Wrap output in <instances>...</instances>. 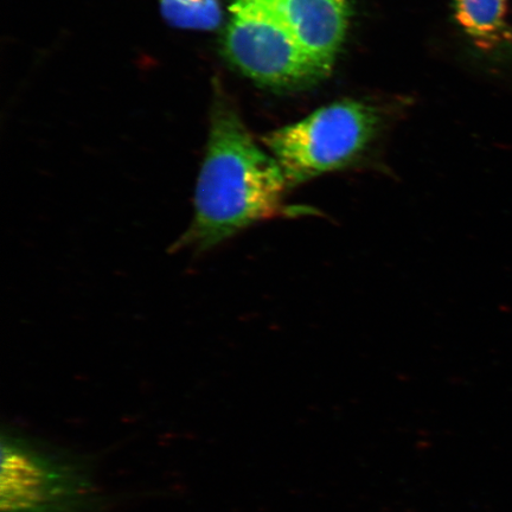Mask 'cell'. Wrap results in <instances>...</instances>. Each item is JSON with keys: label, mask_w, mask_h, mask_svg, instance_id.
Segmentation results:
<instances>
[{"label": "cell", "mask_w": 512, "mask_h": 512, "mask_svg": "<svg viewBox=\"0 0 512 512\" xmlns=\"http://www.w3.org/2000/svg\"><path fill=\"white\" fill-rule=\"evenodd\" d=\"M320 66L331 72L347 36L349 0H265Z\"/></svg>", "instance_id": "5b68a950"}, {"label": "cell", "mask_w": 512, "mask_h": 512, "mask_svg": "<svg viewBox=\"0 0 512 512\" xmlns=\"http://www.w3.org/2000/svg\"><path fill=\"white\" fill-rule=\"evenodd\" d=\"M283 170L262 150L233 108L217 98L198 175L194 219L175 249L208 252L253 224L284 214Z\"/></svg>", "instance_id": "6da1fadb"}, {"label": "cell", "mask_w": 512, "mask_h": 512, "mask_svg": "<svg viewBox=\"0 0 512 512\" xmlns=\"http://www.w3.org/2000/svg\"><path fill=\"white\" fill-rule=\"evenodd\" d=\"M224 50L243 74L266 86H307L329 74L265 0H232Z\"/></svg>", "instance_id": "277c9868"}, {"label": "cell", "mask_w": 512, "mask_h": 512, "mask_svg": "<svg viewBox=\"0 0 512 512\" xmlns=\"http://www.w3.org/2000/svg\"><path fill=\"white\" fill-rule=\"evenodd\" d=\"M460 28L484 51H494L512 43L507 0H454Z\"/></svg>", "instance_id": "8992f818"}, {"label": "cell", "mask_w": 512, "mask_h": 512, "mask_svg": "<svg viewBox=\"0 0 512 512\" xmlns=\"http://www.w3.org/2000/svg\"><path fill=\"white\" fill-rule=\"evenodd\" d=\"M0 512H108L92 458L3 427Z\"/></svg>", "instance_id": "7a4b0ae2"}, {"label": "cell", "mask_w": 512, "mask_h": 512, "mask_svg": "<svg viewBox=\"0 0 512 512\" xmlns=\"http://www.w3.org/2000/svg\"><path fill=\"white\" fill-rule=\"evenodd\" d=\"M160 11L171 27L215 30L222 22L221 0H160Z\"/></svg>", "instance_id": "52a82bcc"}, {"label": "cell", "mask_w": 512, "mask_h": 512, "mask_svg": "<svg viewBox=\"0 0 512 512\" xmlns=\"http://www.w3.org/2000/svg\"><path fill=\"white\" fill-rule=\"evenodd\" d=\"M380 127L376 108L343 100L267 134L264 145L277 160L291 190L360 162L379 136Z\"/></svg>", "instance_id": "3957f363"}]
</instances>
